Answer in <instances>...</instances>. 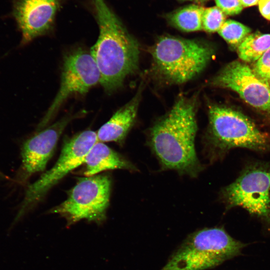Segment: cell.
<instances>
[{
	"label": "cell",
	"mask_w": 270,
	"mask_h": 270,
	"mask_svg": "<svg viewBox=\"0 0 270 270\" xmlns=\"http://www.w3.org/2000/svg\"><path fill=\"white\" fill-rule=\"evenodd\" d=\"M218 86L230 89L250 106L270 114V86L252 70L238 60L228 64L212 80Z\"/></svg>",
	"instance_id": "30bf717a"
},
{
	"label": "cell",
	"mask_w": 270,
	"mask_h": 270,
	"mask_svg": "<svg viewBox=\"0 0 270 270\" xmlns=\"http://www.w3.org/2000/svg\"><path fill=\"white\" fill-rule=\"evenodd\" d=\"M100 82V72L90 52L78 48L66 54L59 90L38 124V130L48 124L70 96L84 94Z\"/></svg>",
	"instance_id": "9c48e42d"
},
{
	"label": "cell",
	"mask_w": 270,
	"mask_h": 270,
	"mask_svg": "<svg viewBox=\"0 0 270 270\" xmlns=\"http://www.w3.org/2000/svg\"><path fill=\"white\" fill-rule=\"evenodd\" d=\"M196 114L195 98L182 96L150 128L148 144L162 170H174L192 178L202 170L195 149Z\"/></svg>",
	"instance_id": "6da1fadb"
},
{
	"label": "cell",
	"mask_w": 270,
	"mask_h": 270,
	"mask_svg": "<svg viewBox=\"0 0 270 270\" xmlns=\"http://www.w3.org/2000/svg\"><path fill=\"white\" fill-rule=\"evenodd\" d=\"M204 8L190 4L172 14L169 19L172 25L186 32L198 31L202 28V14Z\"/></svg>",
	"instance_id": "2e32d148"
},
{
	"label": "cell",
	"mask_w": 270,
	"mask_h": 270,
	"mask_svg": "<svg viewBox=\"0 0 270 270\" xmlns=\"http://www.w3.org/2000/svg\"><path fill=\"white\" fill-rule=\"evenodd\" d=\"M142 86H140L134 97L118 110L98 130V142H114L120 146L133 126L140 102Z\"/></svg>",
	"instance_id": "4fadbf2b"
},
{
	"label": "cell",
	"mask_w": 270,
	"mask_h": 270,
	"mask_svg": "<svg viewBox=\"0 0 270 270\" xmlns=\"http://www.w3.org/2000/svg\"><path fill=\"white\" fill-rule=\"evenodd\" d=\"M96 142V132L90 130H84L67 138L54 164L28 186L16 220L42 200L68 174L84 164L86 154Z\"/></svg>",
	"instance_id": "ba28073f"
},
{
	"label": "cell",
	"mask_w": 270,
	"mask_h": 270,
	"mask_svg": "<svg viewBox=\"0 0 270 270\" xmlns=\"http://www.w3.org/2000/svg\"><path fill=\"white\" fill-rule=\"evenodd\" d=\"M225 20V14L218 6L204 8L202 14V30L210 33L218 32Z\"/></svg>",
	"instance_id": "ac0fdd59"
},
{
	"label": "cell",
	"mask_w": 270,
	"mask_h": 270,
	"mask_svg": "<svg viewBox=\"0 0 270 270\" xmlns=\"http://www.w3.org/2000/svg\"><path fill=\"white\" fill-rule=\"evenodd\" d=\"M82 114V112L66 115L46 128L38 130L25 142L22 152L25 178L44 170L66 126L74 119Z\"/></svg>",
	"instance_id": "7c38bea8"
},
{
	"label": "cell",
	"mask_w": 270,
	"mask_h": 270,
	"mask_svg": "<svg viewBox=\"0 0 270 270\" xmlns=\"http://www.w3.org/2000/svg\"><path fill=\"white\" fill-rule=\"evenodd\" d=\"M250 32V28L245 25L228 20H225L218 32L230 46L238 48Z\"/></svg>",
	"instance_id": "e0dca14e"
},
{
	"label": "cell",
	"mask_w": 270,
	"mask_h": 270,
	"mask_svg": "<svg viewBox=\"0 0 270 270\" xmlns=\"http://www.w3.org/2000/svg\"><path fill=\"white\" fill-rule=\"evenodd\" d=\"M270 48V34L259 32L248 35L238 47L240 58L244 62H256Z\"/></svg>",
	"instance_id": "9a60e30c"
},
{
	"label": "cell",
	"mask_w": 270,
	"mask_h": 270,
	"mask_svg": "<svg viewBox=\"0 0 270 270\" xmlns=\"http://www.w3.org/2000/svg\"><path fill=\"white\" fill-rule=\"evenodd\" d=\"M84 174L90 176L108 170L116 169L137 171V168L121 154L104 143L96 142L86 154Z\"/></svg>",
	"instance_id": "5bb4252c"
},
{
	"label": "cell",
	"mask_w": 270,
	"mask_h": 270,
	"mask_svg": "<svg viewBox=\"0 0 270 270\" xmlns=\"http://www.w3.org/2000/svg\"><path fill=\"white\" fill-rule=\"evenodd\" d=\"M209 124L204 147L211 161L221 158L230 150L246 148L264 152L270 149V137L248 117L226 106L209 107Z\"/></svg>",
	"instance_id": "3957f363"
},
{
	"label": "cell",
	"mask_w": 270,
	"mask_h": 270,
	"mask_svg": "<svg viewBox=\"0 0 270 270\" xmlns=\"http://www.w3.org/2000/svg\"><path fill=\"white\" fill-rule=\"evenodd\" d=\"M208 0H195L196 2L198 3H204L206 2Z\"/></svg>",
	"instance_id": "603a6c76"
},
{
	"label": "cell",
	"mask_w": 270,
	"mask_h": 270,
	"mask_svg": "<svg viewBox=\"0 0 270 270\" xmlns=\"http://www.w3.org/2000/svg\"><path fill=\"white\" fill-rule=\"evenodd\" d=\"M111 187L112 180L108 175L79 178L69 190L67 198L49 212L64 218L67 226L82 220L100 224L106 218Z\"/></svg>",
	"instance_id": "8992f818"
},
{
	"label": "cell",
	"mask_w": 270,
	"mask_h": 270,
	"mask_svg": "<svg viewBox=\"0 0 270 270\" xmlns=\"http://www.w3.org/2000/svg\"><path fill=\"white\" fill-rule=\"evenodd\" d=\"M220 196L227 210L240 207L270 227V164L248 166Z\"/></svg>",
	"instance_id": "52a82bcc"
},
{
	"label": "cell",
	"mask_w": 270,
	"mask_h": 270,
	"mask_svg": "<svg viewBox=\"0 0 270 270\" xmlns=\"http://www.w3.org/2000/svg\"><path fill=\"white\" fill-rule=\"evenodd\" d=\"M246 244L220 228H204L190 234L160 270H206L240 254Z\"/></svg>",
	"instance_id": "5b68a950"
},
{
	"label": "cell",
	"mask_w": 270,
	"mask_h": 270,
	"mask_svg": "<svg viewBox=\"0 0 270 270\" xmlns=\"http://www.w3.org/2000/svg\"><path fill=\"white\" fill-rule=\"evenodd\" d=\"M216 6L226 15L238 14L243 9L240 0H215Z\"/></svg>",
	"instance_id": "ffe728a7"
},
{
	"label": "cell",
	"mask_w": 270,
	"mask_h": 270,
	"mask_svg": "<svg viewBox=\"0 0 270 270\" xmlns=\"http://www.w3.org/2000/svg\"><path fill=\"white\" fill-rule=\"evenodd\" d=\"M149 52L155 76L166 84H182L204 70L214 50L197 40L164 36L156 40Z\"/></svg>",
	"instance_id": "277c9868"
},
{
	"label": "cell",
	"mask_w": 270,
	"mask_h": 270,
	"mask_svg": "<svg viewBox=\"0 0 270 270\" xmlns=\"http://www.w3.org/2000/svg\"><path fill=\"white\" fill-rule=\"evenodd\" d=\"M92 2L99 35L90 52L100 72V83L110 94L137 70L139 46L105 0Z\"/></svg>",
	"instance_id": "7a4b0ae2"
},
{
	"label": "cell",
	"mask_w": 270,
	"mask_h": 270,
	"mask_svg": "<svg viewBox=\"0 0 270 270\" xmlns=\"http://www.w3.org/2000/svg\"><path fill=\"white\" fill-rule=\"evenodd\" d=\"M65 0H16L14 15L22 34V44L49 32Z\"/></svg>",
	"instance_id": "8fae6325"
},
{
	"label": "cell",
	"mask_w": 270,
	"mask_h": 270,
	"mask_svg": "<svg viewBox=\"0 0 270 270\" xmlns=\"http://www.w3.org/2000/svg\"><path fill=\"white\" fill-rule=\"evenodd\" d=\"M243 7L251 6L258 4L260 0H240Z\"/></svg>",
	"instance_id": "7402d4cb"
},
{
	"label": "cell",
	"mask_w": 270,
	"mask_h": 270,
	"mask_svg": "<svg viewBox=\"0 0 270 270\" xmlns=\"http://www.w3.org/2000/svg\"><path fill=\"white\" fill-rule=\"evenodd\" d=\"M258 4L262 15L270 20V0H260Z\"/></svg>",
	"instance_id": "44dd1931"
},
{
	"label": "cell",
	"mask_w": 270,
	"mask_h": 270,
	"mask_svg": "<svg viewBox=\"0 0 270 270\" xmlns=\"http://www.w3.org/2000/svg\"><path fill=\"white\" fill-rule=\"evenodd\" d=\"M252 70L262 80L270 84V48L256 61Z\"/></svg>",
	"instance_id": "d6986e66"
}]
</instances>
